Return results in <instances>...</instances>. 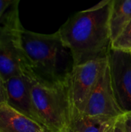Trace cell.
Here are the masks:
<instances>
[{
  "mask_svg": "<svg viewBox=\"0 0 131 132\" xmlns=\"http://www.w3.org/2000/svg\"><path fill=\"white\" fill-rule=\"evenodd\" d=\"M131 21V0H112L109 19L112 43Z\"/></svg>",
  "mask_w": 131,
  "mask_h": 132,
  "instance_id": "11",
  "label": "cell"
},
{
  "mask_svg": "<svg viewBox=\"0 0 131 132\" xmlns=\"http://www.w3.org/2000/svg\"><path fill=\"white\" fill-rule=\"evenodd\" d=\"M8 97L5 87V81L0 75V104L7 103Z\"/></svg>",
  "mask_w": 131,
  "mask_h": 132,
  "instance_id": "14",
  "label": "cell"
},
{
  "mask_svg": "<svg viewBox=\"0 0 131 132\" xmlns=\"http://www.w3.org/2000/svg\"><path fill=\"white\" fill-rule=\"evenodd\" d=\"M113 128H114V125H113V127H111L110 129H108L106 132H113Z\"/></svg>",
  "mask_w": 131,
  "mask_h": 132,
  "instance_id": "19",
  "label": "cell"
},
{
  "mask_svg": "<svg viewBox=\"0 0 131 132\" xmlns=\"http://www.w3.org/2000/svg\"><path fill=\"white\" fill-rule=\"evenodd\" d=\"M5 87L8 97L6 104L43 127L32 103L28 76L23 74L8 79L5 81Z\"/></svg>",
  "mask_w": 131,
  "mask_h": 132,
  "instance_id": "8",
  "label": "cell"
},
{
  "mask_svg": "<svg viewBox=\"0 0 131 132\" xmlns=\"http://www.w3.org/2000/svg\"><path fill=\"white\" fill-rule=\"evenodd\" d=\"M84 114L113 118H118L124 114L118 105L114 94L108 64L100 74L89 97Z\"/></svg>",
  "mask_w": 131,
  "mask_h": 132,
  "instance_id": "6",
  "label": "cell"
},
{
  "mask_svg": "<svg viewBox=\"0 0 131 132\" xmlns=\"http://www.w3.org/2000/svg\"><path fill=\"white\" fill-rule=\"evenodd\" d=\"M113 132H124L123 128H122V125H121L120 121L118 120V118H117V121H116V123L114 125Z\"/></svg>",
  "mask_w": 131,
  "mask_h": 132,
  "instance_id": "17",
  "label": "cell"
},
{
  "mask_svg": "<svg viewBox=\"0 0 131 132\" xmlns=\"http://www.w3.org/2000/svg\"><path fill=\"white\" fill-rule=\"evenodd\" d=\"M111 0H103V1H101L100 3L97 4L96 5L91 7L90 9H86L87 11H97V10H100L103 8H104L105 6H107L108 4H110Z\"/></svg>",
  "mask_w": 131,
  "mask_h": 132,
  "instance_id": "16",
  "label": "cell"
},
{
  "mask_svg": "<svg viewBox=\"0 0 131 132\" xmlns=\"http://www.w3.org/2000/svg\"><path fill=\"white\" fill-rule=\"evenodd\" d=\"M13 2L14 0H0V22Z\"/></svg>",
  "mask_w": 131,
  "mask_h": 132,
  "instance_id": "15",
  "label": "cell"
},
{
  "mask_svg": "<svg viewBox=\"0 0 131 132\" xmlns=\"http://www.w3.org/2000/svg\"><path fill=\"white\" fill-rule=\"evenodd\" d=\"M19 0L7 10L0 22V75L8 79L30 73L22 45V30L19 15Z\"/></svg>",
  "mask_w": 131,
  "mask_h": 132,
  "instance_id": "4",
  "label": "cell"
},
{
  "mask_svg": "<svg viewBox=\"0 0 131 132\" xmlns=\"http://www.w3.org/2000/svg\"><path fill=\"white\" fill-rule=\"evenodd\" d=\"M111 1L97 11L76 12L59 29L61 39L72 53L74 67L108 56L112 44L109 27Z\"/></svg>",
  "mask_w": 131,
  "mask_h": 132,
  "instance_id": "1",
  "label": "cell"
},
{
  "mask_svg": "<svg viewBox=\"0 0 131 132\" xmlns=\"http://www.w3.org/2000/svg\"><path fill=\"white\" fill-rule=\"evenodd\" d=\"M117 118L90 116L71 107L69 128L73 132H106L113 127Z\"/></svg>",
  "mask_w": 131,
  "mask_h": 132,
  "instance_id": "10",
  "label": "cell"
},
{
  "mask_svg": "<svg viewBox=\"0 0 131 132\" xmlns=\"http://www.w3.org/2000/svg\"><path fill=\"white\" fill-rule=\"evenodd\" d=\"M0 132H48L42 126L12 108L0 104Z\"/></svg>",
  "mask_w": 131,
  "mask_h": 132,
  "instance_id": "9",
  "label": "cell"
},
{
  "mask_svg": "<svg viewBox=\"0 0 131 132\" xmlns=\"http://www.w3.org/2000/svg\"><path fill=\"white\" fill-rule=\"evenodd\" d=\"M59 132H73L69 128H66V129H65V130H63V131H59Z\"/></svg>",
  "mask_w": 131,
  "mask_h": 132,
  "instance_id": "18",
  "label": "cell"
},
{
  "mask_svg": "<svg viewBox=\"0 0 131 132\" xmlns=\"http://www.w3.org/2000/svg\"><path fill=\"white\" fill-rule=\"evenodd\" d=\"M108 65L118 105L124 113L131 111V53L110 50Z\"/></svg>",
  "mask_w": 131,
  "mask_h": 132,
  "instance_id": "7",
  "label": "cell"
},
{
  "mask_svg": "<svg viewBox=\"0 0 131 132\" xmlns=\"http://www.w3.org/2000/svg\"><path fill=\"white\" fill-rule=\"evenodd\" d=\"M124 132H131V111L118 118Z\"/></svg>",
  "mask_w": 131,
  "mask_h": 132,
  "instance_id": "13",
  "label": "cell"
},
{
  "mask_svg": "<svg viewBox=\"0 0 131 132\" xmlns=\"http://www.w3.org/2000/svg\"><path fill=\"white\" fill-rule=\"evenodd\" d=\"M30 91L35 110L48 132L62 131L69 128L71 101L68 78L65 81L47 83L30 74Z\"/></svg>",
  "mask_w": 131,
  "mask_h": 132,
  "instance_id": "3",
  "label": "cell"
},
{
  "mask_svg": "<svg viewBox=\"0 0 131 132\" xmlns=\"http://www.w3.org/2000/svg\"><path fill=\"white\" fill-rule=\"evenodd\" d=\"M22 45L30 70L28 74L47 83L67 80L74 67V61L58 31L42 34L23 28Z\"/></svg>",
  "mask_w": 131,
  "mask_h": 132,
  "instance_id": "2",
  "label": "cell"
},
{
  "mask_svg": "<svg viewBox=\"0 0 131 132\" xmlns=\"http://www.w3.org/2000/svg\"><path fill=\"white\" fill-rule=\"evenodd\" d=\"M108 64V56L75 66L68 77L72 108L84 113L89 97L100 73Z\"/></svg>",
  "mask_w": 131,
  "mask_h": 132,
  "instance_id": "5",
  "label": "cell"
},
{
  "mask_svg": "<svg viewBox=\"0 0 131 132\" xmlns=\"http://www.w3.org/2000/svg\"><path fill=\"white\" fill-rule=\"evenodd\" d=\"M111 49L131 53V21L124 29L122 33L112 43Z\"/></svg>",
  "mask_w": 131,
  "mask_h": 132,
  "instance_id": "12",
  "label": "cell"
}]
</instances>
